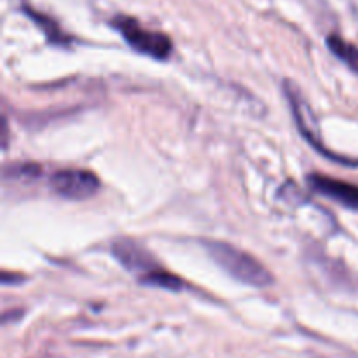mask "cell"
<instances>
[{
  "label": "cell",
  "mask_w": 358,
  "mask_h": 358,
  "mask_svg": "<svg viewBox=\"0 0 358 358\" xmlns=\"http://www.w3.org/2000/svg\"><path fill=\"white\" fill-rule=\"evenodd\" d=\"M308 184L320 196L332 199L345 208L358 212V185L320 173H311L308 177Z\"/></svg>",
  "instance_id": "cell-6"
},
{
  "label": "cell",
  "mask_w": 358,
  "mask_h": 358,
  "mask_svg": "<svg viewBox=\"0 0 358 358\" xmlns=\"http://www.w3.org/2000/svg\"><path fill=\"white\" fill-rule=\"evenodd\" d=\"M205 248L213 262L240 283L257 289H266L275 283L271 271L241 248L226 241H205Z\"/></svg>",
  "instance_id": "cell-1"
},
{
  "label": "cell",
  "mask_w": 358,
  "mask_h": 358,
  "mask_svg": "<svg viewBox=\"0 0 358 358\" xmlns=\"http://www.w3.org/2000/svg\"><path fill=\"white\" fill-rule=\"evenodd\" d=\"M327 45L345 65H348L353 72L358 73V48L357 45L350 44L345 38L339 35H329Z\"/></svg>",
  "instance_id": "cell-7"
},
{
  "label": "cell",
  "mask_w": 358,
  "mask_h": 358,
  "mask_svg": "<svg viewBox=\"0 0 358 358\" xmlns=\"http://www.w3.org/2000/svg\"><path fill=\"white\" fill-rule=\"evenodd\" d=\"M49 187L59 198L83 201V199H90L96 194L100 189V180L93 171L70 168V170L56 171L49 178Z\"/></svg>",
  "instance_id": "cell-4"
},
{
  "label": "cell",
  "mask_w": 358,
  "mask_h": 358,
  "mask_svg": "<svg viewBox=\"0 0 358 358\" xmlns=\"http://www.w3.org/2000/svg\"><path fill=\"white\" fill-rule=\"evenodd\" d=\"M112 254L128 271L138 275L140 282H143L149 276H152L154 273L163 269L145 247L136 243L135 240H129V238H121V240L114 241Z\"/></svg>",
  "instance_id": "cell-5"
},
{
  "label": "cell",
  "mask_w": 358,
  "mask_h": 358,
  "mask_svg": "<svg viewBox=\"0 0 358 358\" xmlns=\"http://www.w3.org/2000/svg\"><path fill=\"white\" fill-rule=\"evenodd\" d=\"M112 24L140 55L150 56L154 59H166L171 55V49H173L171 38L161 31L147 30L135 17L117 16L112 21Z\"/></svg>",
  "instance_id": "cell-2"
},
{
  "label": "cell",
  "mask_w": 358,
  "mask_h": 358,
  "mask_svg": "<svg viewBox=\"0 0 358 358\" xmlns=\"http://www.w3.org/2000/svg\"><path fill=\"white\" fill-rule=\"evenodd\" d=\"M24 13H27L35 23L41 24V28L45 31V35H48V38L51 42H56V44H66V42H69V37H66V35L59 30L58 24H56L55 21L49 20L48 16L35 13V10H31L30 7H24Z\"/></svg>",
  "instance_id": "cell-8"
},
{
  "label": "cell",
  "mask_w": 358,
  "mask_h": 358,
  "mask_svg": "<svg viewBox=\"0 0 358 358\" xmlns=\"http://www.w3.org/2000/svg\"><path fill=\"white\" fill-rule=\"evenodd\" d=\"M285 93H287V100H289L290 108H292V114L296 117L297 122V128L299 131L303 133L304 138L311 143V147L318 150L320 154H324L325 157H331V159H338L343 161V163H348V164H357L358 161H352V159H345V157H338L336 154H331V150L324 145V140H322V133L320 128H318V122L315 119L313 110L311 107L308 105V101L304 100L301 91L294 86L290 80L285 83Z\"/></svg>",
  "instance_id": "cell-3"
}]
</instances>
